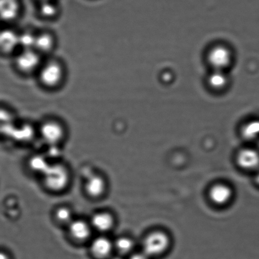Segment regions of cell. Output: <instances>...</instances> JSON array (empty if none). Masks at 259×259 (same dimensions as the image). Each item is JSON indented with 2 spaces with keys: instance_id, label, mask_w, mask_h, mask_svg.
Segmentation results:
<instances>
[{
  "instance_id": "obj_16",
  "label": "cell",
  "mask_w": 259,
  "mask_h": 259,
  "mask_svg": "<svg viewBox=\"0 0 259 259\" xmlns=\"http://www.w3.org/2000/svg\"><path fill=\"white\" fill-rule=\"evenodd\" d=\"M61 7L57 0L38 2L37 15L40 19L47 22L57 20L61 14Z\"/></svg>"
},
{
  "instance_id": "obj_13",
  "label": "cell",
  "mask_w": 259,
  "mask_h": 259,
  "mask_svg": "<svg viewBox=\"0 0 259 259\" xmlns=\"http://www.w3.org/2000/svg\"><path fill=\"white\" fill-rule=\"evenodd\" d=\"M236 162L243 171L255 173L259 169V150L252 146L241 149L236 157Z\"/></svg>"
},
{
  "instance_id": "obj_3",
  "label": "cell",
  "mask_w": 259,
  "mask_h": 259,
  "mask_svg": "<svg viewBox=\"0 0 259 259\" xmlns=\"http://www.w3.org/2000/svg\"><path fill=\"white\" fill-rule=\"evenodd\" d=\"M42 186L48 192L60 194L69 188L72 175L69 167L63 162L50 163L45 171L40 175Z\"/></svg>"
},
{
  "instance_id": "obj_5",
  "label": "cell",
  "mask_w": 259,
  "mask_h": 259,
  "mask_svg": "<svg viewBox=\"0 0 259 259\" xmlns=\"http://www.w3.org/2000/svg\"><path fill=\"white\" fill-rule=\"evenodd\" d=\"M171 242L167 233L161 230L154 231L144 238L141 251L151 259L161 257L169 250Z\"/></svg>"
},
{
  "instance_id": "obj_2",
  "label": "cell",
  "mask_w": 259,
  "mask_h": 259,
  "mask_svg": "<svg viewBox=\"0 0 259 259\" xmlns=\"http://www.w3.org/2000/svg\"><path fill=\"white\" fill-rule=\"evenodd\" d=\"M36 126L37 136L47 145L58 146L67 140L68 126L58 116H45L36 123Z\"/></svg>"
},
{
  "instance_id": "obj_24",
  "label": "cell",
  "mask_w": 259,
  "mask_h": 259,
  "mask_svg": "<svg viewBox=\"0 0 259 259\" xmlns=\"http://www.w3.org/2000/svg\"><path fill=\"white\" fill-rule=\"evenodd\" d=\"M127 259H151L146 253H144L142 251H139V252H134L132 254L127 257Z\"/></svg>"
},
{
  "instance_id": "obj_7",
  "label": "cell",
  "mask_w": 259,
  "mask_h": 259,
  "mask_svg": "<svg viewBox=\"0 0 259 259\" xmlns=\"http://www.w3.org/2000/svg\"><path fill=\"white\" fill-rule=\"evenodd\" d=\"M58 45V38L55 31L48 28L37 29L33 48L42 57L55 55Z\"/></svg>"
},
{
  "instance_id": "obj_9",
  "label": "cell",
  "mask_w": 259,
  "mask_h": 259,
  "mask_svg": "<svg viewBox=\"0 0 259 259\" xmlns=\"http://www.w3.org/2000/svg\"><path fill=\"white\" fill-rule=\"evenodd\" d=\"M83 190L85 196L91 200L102 199L108 193L107 179L100 172L91 174L83 182Z\"/></svg>"
},
{
  "instance_id": "obj_12",
  "label": "cell",
  "mask_w": 259,
  "mask_h": 259,
  "mask_svg": "<svg viewBox=\"0 0 259 259\" xmlns=\"http://www.w3.org/2000/svg\"><path fill=\"white\" fill-rule=\"evenodd\" d=\"M20 0H0V22L3 25H15L22 14Z\"/></svg>"
},
{
  "instance_id": "obj_28",
  "label": "cell",
  "mask_w": 259,
  "mask_h": 259,
  "mask_svg": "<svg viewBox=\"0 0 259 259\" xmlns=\"http://www.w3.org/2000/svg\"><path fill=\"white\" fill-rule=\"evenodd\" d=\"M3 27V24H2L1 22H0V29H1V28Z\"/></svg>"
},
{
  "instance_id": "obj_19",
  "label": "cell",
  "mask_w": 259,
  "mask_h": 259,
  "mask_svg": "<svg viewBox=\"0 0 259 259\" xmlns=\"http://www.w3.org/2000/svg\"><path fill=\"white\" fill-rule=\"evenodd\" d=\"M115 252L121 255L126 256L136 252V242L131 237L120 235L113 239Z\"/></svg>"
},
{
  "instance_id": "obj_18",
  "label": "cell",
  "mask_w": 259,
  "mask_h": 259,
  "mask_svg": "<svg viewBox=\"0 0 259 259\" xmlns=\"http://www.w3.org/2000/svg\"><path fill=\"white\" fill-rule=\"evenodd\" d=\"M75 217L74 211L69 205H60L53 210V219L60 227H67Z\"/></svg>"
},
{
  "instance_id": "obj_1",
  "label": "cell",
  "mask_w": 259,
  "mask_h": 259,
  "mask_svg": "<svg viewBox=\"0 0 259 259\" xmlns=\"http://www.w3.org/2000/svg\"><path fill=\"white\" fill-rule=\"evenodd\" d=\"M68 75V67L65 61L55 55L44 58L34 78L42 90L55 93L64 87Z\"/></svg>"
},
{
  "instance_id": "obj_22",
  "label": "cell",
  "mask_w": 259,
  "mask_h": 259,
  "mask_svg": "<svg viewBox=\"0 0 259 259\" xmlns=\"http://www.w3.org/2000/svg\"><path fill=\"white\" fill-rule=\"evenodd\" d=\"M50 163L47 161L45 157L40 155H35L29 160V167L32 172L39 174L40 176L47 169Z\"/></svg>"
},
{
  "instance_id": "obj_14",
  "label": "cell",
  "mask_w": 259,
  "mask_h": 259,
  "mask_svg": "<svg viewBox=\"0 0 259 259\" xmlns=\"http://www.w3.org/2000/svg\"><path fill=\"white\" fill-rule=\"evenodd\" d=\"M234 192L232 187L220 182L212 185L209 190V198L213 204L218 206H225L232 201Z\"/></svg>"
},
{
  "instance_id": "obj_21",
  "label": "cell",
  "mask_w": 259,
  "mask_h": 259,
  "mask_svg": "<svg viewBox=\"0 0 259 259\" xmlns=\"http://www.w3.org/2000/svg\"><path fill=\"white\" fill-rule=\"evenodd\" d=\"M242 136L246 140L255 142L259 140V119L251 121L242 129Z\"/></svg>"
},
{
  "instance_id": "obj_23",
  "label": "cell",
  "mask_w": 259,
  "mask_h": 259,
  "mask_svg": "<svg viewBox=\"0 0 259 259\" xmlns=\"http://www.w3.org/2000/svg\"><path fill=\"white\" fill-rule=\"evenodd\" d=\"M209 85L214 89L220 90L227 85V78L224 73V71L214 70L211 75H210Z\"/></svg>"
},
{
  "instance_id": "obj_4",
  "label": "cell",
  "mask_w": 259,
  "mask_h": 259,
  "mask_svg": "<svg viewBox=\"0 0 259 259\" xmlns=\"http://www.w3.org/2000/svg\"><path fill=\"white\" fill-rule=\"evenodd\" d=\"M44 58L34 48H29L19 49L10 59L13 69L18 75L34 78Z\"/></svg>"
},
{
  "instance_id": "obj_26",
  "label": "cell",
  "mask_w": 259,
  "mask_h": 259,
  "mask_svg": "<svg viewBox=\"0 0 259 259\" xmlns=\"http://www.w3.org/2000/svg\"><path fill=\"white\" fill-rule=\"evenodd\" d=\"M0 259H12V258L6 251L0 250Z\"/></svg>"
},
{
  "instance_id": "obj_10",
  "label": "cell",
  "mask_w": 259,
  "mask_h": 259,
  "mask_svg": "<svg viewBox=\"0 0 259 259\" xmlns=\"http://www.w3.org/2000/svg\"><path fill=\"white\" fill-rule=\"evenodd\" d=\"M94 232L98 235H109L115 229L116 218L115 214L109 210H97L89 219Z\"/></svg>"
},
{
  "instance_id": "obj_25",
  "label": "cell",
  "mask_w": 259,
  "mask_h": 259,
  "mask_svg": "<svg viewBox=\"0 0 259 259\" xmlns=\"http://www.w3.org/2000/svg\"><path fill=\"white\" fill-rule=\"evenodd\" d=\"M252 175L253 183H254L255 186L259 189V169Z\"/></svg>"
},
{
  "instance_id": "obj_11",
  "label": "cell",
  "mask_w": 259,
  "mask_h": 259,
  "mask_svg": "<svg viewBox=\"0 0 259 259\" xmlns=\"http://www.w3.org/2000/svg\"><path fill=\"white\" fill-rule=\"evenodd\" d=\"M90 254L95 259H108L115 253L113 239L106 235H97L88 243Z\"/></svg>"
},
{
  "instance_id": "obj_17",
  "label": "cell",
  "mask_w": 259,
  "mask_h": 259,
  "mask_svg": "<svg viewBox=\"0 0 259 259\" xmlns=\"http://www.w3.org/2000/svg\"><path fill=\"white\" fill-rule=\"evenodd\" d=\"M17 121L14 109L6 104L0 103V134L11 133Z\"/></svg>"
},
{
  "instance_id": "obj_27",
  "label": "cell",
  "mask_w": 259,
  "mask_h": 259,
  "mask_svg": "<svg viewBox=\"0 0 259 259\" xmlns=\"http://www.w3.org/2000/svg\"><path fill=\"white\" fill-rule=\"evenodd\" d=\"M38 2H43V1H48V0H37Z\"/></svg>"
},
{
  "instance_id": "obj_15",
  "label": "cell",
  "mask_w": 259,
  "mask_h": 259,
  "mask_svg": "<svg viewBox=\"0 0 259 259\" xmlns=\"http://www.w3.org/2000/svg\"><path fill=\"white\" fill-rule=\"evenodd\" d=\"M208 62L214 70L224 71L232 62V54L226 47H215L209 52Z\"/></svg>"
},
{
  "instance_id": "obj_8",
  "label": "cell",
  "mask_w": 259,
  "mask_h": 259,
  "mask_svg": "<svg viewBox=\"0 0 259 259\" xmlns=\"http://www.w3.org/2000/svg\"><path fill=\"white\" fill-rule=\"evenodd\" d=\"M19 49V29L15 25H3L0 29V57L11 58Z\"/></svg>"
},
{
  "instance_id": "obj_20",
  "label": "cell",
  "mask_w": 259,
  "mask_h": 259,
  "mask_svg": "<svg viewBox=\"0 0 259 259\" xmlns=\"http://www.w3.org/2000/svg\"><path fill=\"white\" fill-rule=\"evenodd\" d=\"M37 29L26 27L19 29L20 49H29L34 47L35 34Z\"/></svg>"
},
{
  "instance_id": "obj_6",
  "label": "cell",
  "mask_w": 259,
  "mask_h": 259,
  "mask_svg": "<svg viewBox=\"0 0 259 259\" xmlns=\"http://www.w3.org/2000/svg\"><path fill=\"white\" fill-rule=\"evenodd\" d=\"M66 230L68 238L75 244H88L94 237V231L89 219L83 218L75 217Z\"/></svg>"
}]
</instances>
